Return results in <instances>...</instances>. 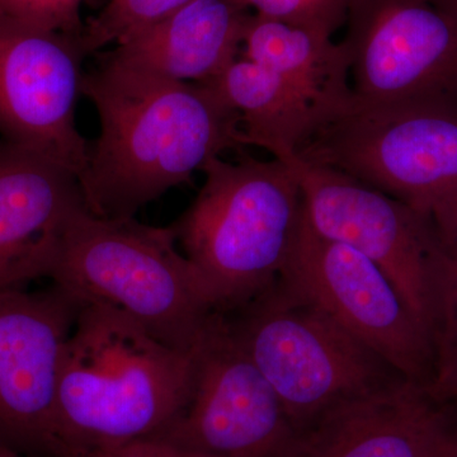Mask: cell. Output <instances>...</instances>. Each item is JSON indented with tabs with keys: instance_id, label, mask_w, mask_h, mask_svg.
<instances>
[{
	"instance_id": "6da1fadb",
	"label": "cell",
	"mask_w": 457,
	"mask_h": 457,
	"mask_svg": "<svg viewBox=\"0 0 457 457\" xmlns=\"http://www.w3.org/2000/svg\"><path fill=\"white\" fill-rule=\"evenodd\" d=\"M97 55L82 95L95 104L99 134L77 176L93 215L135 218L213 158L245 147L239 113L209 84L174 82Z\"/></svg>"
},
{
	"instance_id": "7a4b0ae2",
	"label": "cell",
	"mask_w": 457,
	"mask_h": 457,
	"mask_svg": "<svg viewBox=\"0 0 457 457\" xmlns=\"http://www.w3.org/2000/svg\"><path fill=\"white\" fill-rule=\"evenodd\" d=\"M196 351L165 345L110 306L80 303L57 381L56 457L161 435L187 403Z\"/></svg>"
},
{
	"instance_id": "3957f363",
	"label": "cell",
	"mask_w": 457,
	"mask_h": 457,
	"mask_svg": "<svg viewBox=\"0 0 457 457\" xmlns=\"http://www.w3.org/2000/svg\"><path fill=\"white\" fill-rule=\"evenodd\" d=\"M50 278L78 303L116 309L180 351H196L218 315L170 225L99 218L87 206L69 222Z\"/></svg>"
},
{
	"instance_id": "277c9868",
	"label": "cell",
	"mask_w": 457,
	"mask_h": 457,
	"mask_svg": "<svg viewBox=\"0 0 457 457\" xmlns=\"http://www.w3.org/2000/svg\"><path fill=\"white\" fill-rule=\"evenodd\" d=\"M191 206L170 225L213 311L242 308L281 276L300 218L302 189L278 159L213 158Z\"/></svg>"
},
{
	"instance_id": "5b68a950",
	"label": "cell",
	"mask_w": 457,
	"mask_h": 457,
	"mask_svg": "<svg viewBox=\"0 0 457 457\" xmlns=\"http://www.w3.org/2000/svg\"><path fill=\"white\" fill-rule=\"evenodd\" d=\"M295 154L407 204L447 248L457 242L456 104H366L352 98Z\"/></svg>"
},
{
	"instance_id": "8992f818",
	"label": "cell",
	"mask_w": 457,
	"mask_h": 457,
	"mask_svg": "<svg viewBox=\"0 0 457 457\" xmlns=\"http://www.w3.org/2000/svg\"><path fill=\"white\" fill-rule=\"evenodd\" d=\"M224 318L278 394L294 431L343 403L407 380L282 278Z\"/></svg>"
},
{
	"instance_id": "52a82bcc",
	"label": "cell",
	"mask_w": 457,
	"mask_h": 457,
	"mask_svg": "<svg viewBox=\"0 0 457 457\" xmlns=\"http://www.w3.org/2000/svg\"><path fill=\"white\" fill-rule=\"evenodd\" d=\"M281 162L299 182L309 227L383 270L431 338L447 249L435 228L407 204L350 176L306 163L296 154Z\"/></svg>"
},
{
	"instance_id": "ba28073f",
	"label": "cell",
	"mask_w": 457,
	"mask_h": 457,
	"mask_svg": "<svg viewBox=\"0 0 457 457\" xmlns=\"http://www.w3.org/2000/svg\"><path fill=\"white\" fill-rule=\"evenodd\" d=\"M279 278L312 300L409 381L427 386L431 338L398 290L369 258L319 236L303 215Z\"/></svg>"
},
{
	"instance_id": "9c48e42d",
	"label": "cell",
	"mask_w": 457,
	"mask_h": 457,
	"mask_svg": "<svg viewBox=\"0 0 457 457\" xmlns=\"http://www.w3.org/2000/svg\"><path fill=\"white\" fill-rule=\"evenodd\" d=\"M293 432L278 394L216 315L195 356L187 403L156 437L213 457H276Z\"/></svg>"
},
{
	"instance_id": "30bf717a",
	"label": "cell",
	"mask_w": 457,
	"mask_h": 457,
	"mask_svg": "<svg viewBox=\"0 0 457 457\" xmlns=\"http://www.w3.org/2000/svg\"><path fill=\"white\" fill-rule=\"evenodd\" d=\"M80 303L64 290H0V442L56 457L57 381Z\"/></svg>"
},
{
	"instance_id": "8fae6325",
	"label": "cell",
	"mask_w": 457,
	"mask_h": 457,
	"mask_svg": "<svg viewBox=\"0 0 457 457\" xmlns=\"http://www.w3.org/2000/svg\"><path fill=\"white\" fill-rule=\"evenodd\" d=\"M345 50L359 104H457V13L433 0L374 5Z\"/></svg>"
},
{
	"instance_id": "7c38bea8",
	"label": "cell",
	"mask_w": 457,
	"mask_h": 457,
	"mask_svg": "<svg viewBox=\"0 0 457 457\" xmlns=\"http://www.w3.org/2000/svg\"><path fill=\"white\" fill-rule=\"evenodd\" d=\"M84 59L77 42L0 22V140L77 176L89 152L75 121Z\"/></svg>"
},
{
	"instance_id": "4fadbf2b",
	"label": "cell",
	"mask_w": 457,
	"mask_h": 457,
	"mask_svg": "<svg viewBox=\"0 0 457 457\" xmlns=\"http://www.w3.org/2000/svg\"><path fill=\"white\" fill-rule=\"evenodd\" d=\"M456 433L455 409L403 380L330 409L276 457H432Z\"/></svg>"
},
{
	"instance_id": "5bb4252c",
	"label": "cell",
	"mask_w": 457,
	"mask_h": 457,
	"mask_svg": "<svg viewBox=\"0 0 457 457\" xmlns=\"http://www.w3.org/2000/svg\"><path fill=\"white\" fill-rule=\"evenodd\" d=\"M83 207L73 170L0 140V290L50 278L69 222Z\"/></svg>"
},
{
	"instance_id": "9a60e30c",
	"label": "cell",
	"mask_w": 457,
	"mask_h": 457,
	"mask_svg": "<svg viewBox=\"0 0 457 457\" xmlns=\"http://www.w3.org/2000/svg\"><path fill=\"white\" fill-rule=\"evenodd\" d=\"M243 8L236 0H191L99 54L174 82L207 83L237 57L248 21Z\"/></svg>"
},
{
	"instance_id": "2e32d148",
	"label": "cell",
	"mask_w": 457,
	"mask_h": 457,
	"mask_svg": "<svg viewBox=\"0 0 457 457\" xmlns=\"http://www.w3.org/2000/svg\"><path fill=\"white\" fill-rule=\"evenodd\" d=\"M245 57L275 71L323 119L352 101L350 59L345 46L328 37L258 16L246 21Z\"/></svg>"
},
{
	"instance_id": "e0dca14e",
	"label": "cell",
	"mask_w": 457,
	"mask_h": 457,
	"mask_svg": "<svg viewBox=\"0 0 457 457\" xmlns=\"http://www.w3.org/2000/svg\"><path fill=\"white\" fill-rule=\"evenodd\" d=\"M240 116L243 146H257L272 158H288L323 123L312 108L275 71L237 57L215 79L204 83Z\"/></svg>"
},
{
	"instance_id": "ac0fdd59",
	"label": "cell",
	"mask_w": 457,
	"mask_h": 457,
	"mask_svg": "<svg viewBox=\"0 0 457 457\" xmlns=\"http://www.w3.org/2000/svg\"><path fill=\"white\" fill-rule=\"evenodd\" d=\"M431 342L432 375L426 390L457 411V242L447 248L442 264Z\"/></svg>"
},
{
	"instance_id": "d6986e66",
	"label": "cell",
	"mask_w": 457,
	"mask_h": 457,
	"mask_svg": "<svg viewBox=\"0 0 457 457\" xmlns=\"http://www.w3.org/2000/svg\"><path fill=\"white\" fill-rule=\"evenodd\" d=\"M189 2L191 0H107L97 16L86 23L80 50L87 57L116 46Z\"/></svg>"
},
{
	"instance_id": "ffe728a7",
	"label": "cell",
	"mask_w": 457,
	"mask_h": 457,
	"mask_svg": "<svg viewBox=\"0 0 457 457\" xmlns=\"http://www.w3.org/2000/svg\"><path fill=\"white\" fill-rule=\"evenodd\" d=\"M84 0H0V22L62 36L80 44ZM80 47V45H79Z\"/></svg>"
},
{
	"instance_id": "44dd1931",
	"label": "cell",
	"mask_w": 457,
	"mask_h": 457,
	"mask_svg": "<svg viewBox=\"0 0 457 457\" xmlns=\"http://www.w3.org/2000/svg\"><path fill=\"white\" fill-rule=\"evenodd\" d=\"M252 7L258 16L279 21L328 37L348 0H236Z\"/></svg>"
},
{
	"instance_id": "7402d4cb",
	"label": "cell",
	"mask_w": 457,
	"mask_h": 457,
	"mask_svg": "<svg viewBox=\"0 0 457 457\" xmlns=\"http://www.w3.org/2000/svg\"><path fill=\"white\" fill-rule=\"evenodd\" d=\"M71 457H213L195 451L183 449L177 445L163 440V438L152 437L145 440L131 442L123 446L112 449L92 451V453H80Z\"/></svg>"
},
{
	"instance_id": "603a6c76",
	"label": "cell",
	"mask_w": 457,
	"mask_h": 457,
	"mask_svg": "<svg viewBox=\"0 0 457 457\" xmlns=\"http://www.w3.org/2000/svg\"><path fill=\"white\" fill-rule=\"evenodd\" d=\"M432 457H457V433Z\"/></svg>"
},
{
	"instance_id": "cb8c5ba5",
	"label": "cell",
	"mask_w": 457,
	"mask_h": 457,
	"mask_svg": "<svg viewBox=\"0 0 457 457\" xmlns=\"http://www.w3.org/2000/svg\"><path fill=\"white\" fill-rule=\"evenodd\" d=\"M0 457H38L29 455V453H21V451L12 449L7 445L0 442Z\"/></svg>"
},
{
	"instance_id": "d4e9b609",
	"label": "cell",
	"mask_w": 457,
	"mask_h": 457,
	"mask_svg": "<svg viewBox=\"0 0 457 457\" xmlns=\"http://www.w3.org/2000/svg\"><path fill=\"white\" fill-rule=\"evenodd\" d=\"M433 2L457 13V0H433Z\"/></svg>"
}]
</instances>
